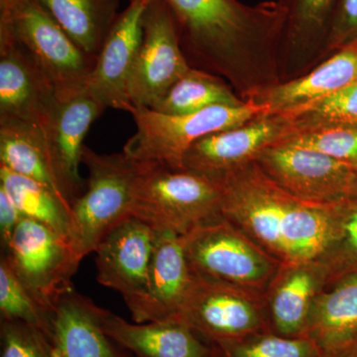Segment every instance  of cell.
<instances>
[{"instance_id": "1", "label": "cell", "mask_w": 357, "mask_h": 357, "mask_svg": "<svg viewBox=\"0 0 357 357\" xmlns=\"http://www.w3.org/2000/svg\"><path fill=\"white\" fill-rule=\"evenodd\" d=\"M215 182L222 188L223 217L281 264L317 260L332 239L337 204L311 203L293 196L255 162Z\"/></svg>"}, {"instance_id": "2", "label": "cell", "mask_w": 357, "mask_h": 357, "mask_svg": "<svg viewBox=\"0 0 357 357\" xmlns=\"http://www.w3.org/2000/svg\"><path fill=\"white\" fill-rule=\"evenodd\" d=\"M164 1L189 64L191 59L192 68L218 73L238 86L259 53L280 38L288 20L283 0L255 6L237 0Z\"/></svg>"}, {"instance_id": "3", "label": "cell", "mask_w": 357, "mask_h": 357, "mask_svg": "<svg viewBox=\"0 0 357 357\" xmlns=\"http://www.w3.org/2000/svg\"><path fill=\"white\" fill-rule=\"evenodd\" d=\"M129 114L136 130L122 152L138 163L183 170L185 154L195 143L210 134L246 123L267 114V109L248 100L241 105H215L184 115L161 114L146 107H132Z\"/></svg>"}, {"instance_id": "4", "label": "cell", "mask_w": 357, "mask_h": 357, "mask_svg": "<svg viewBox=\"0 0 357 357\" xmlns=\"http://www.w3.org/2000/svg\"><path fill=\"white\" fill-rule=\"evenodd\" d=\"M139 164L132 217L180 236L222 217V191L215 181L187 169Z\"/></svg>"}, {"instance_id": "5", "label": "cell", "mask_w": 357, "mask_h": 357, "mask_svg": "<svg viewBox=\"0 0 357 357\" xmlns=\"http://www.w3.org/2000/svg\"><path fill=\"white\" fill-rule=\"evenodd\" d=\"M86 189L72 204L69 239L81 259L95 252L105 234L130 217L140 164L123 152L98 154L84 145Z\"/></svg>"}, {"instance_id": "6", "label": "cell", "mask_w": 357, "mask_h": 357, "mask_svg": "<svg viewBox=\"0 0 357 357\" xmlns=\"http://www.w3.org/2000/svg\"><path fill=\"white\" fill-rule=\"evenodd\" d=\"M184 236L190 269L203 278L263 296L281 266V262L223 215Z\"/></svg>"}, {"instance_id": "7", "label": "cell", "mask_w": 357, "mask_h": 357, "mask_svg": "<svg viewBox=\"0 0 357 357\" xmlns=\"http://www.w3.org/2000/svg\"><path fill=\"white\" fill-rule=\"evenodd\" d=\"M13 271L42 303L56 311L82 259L70 239L43 223L22 218L6 252Z\"/></svg>"}, {"instance_id": "8", "label": "cell", "mask_w": 357, "mask_h": 357, "mask_svg": "<svg viewBox=\"0 0 357 357\" xmlns=\"http://www.w3.org/2000/svg\"><path fill=\"white\" fill-rule=\"evenodd\" d=\"M0 31H9L30 52L41 68L57 100L86 89L96 59L89 57L56 23L37 0H31Z\"/></svg>"}, {"instance_id": "9", "label": "cell", "mask_w": 357, "mask_h": 357, "mask_svg": "<svg viewBox=\"0 0 357 357\" xmlns=\"http://www.w3.org/2000/svg\"><path fill=\"white\" fill-rule=\"evenodd\" d=\"M180 319L215 345L269 331L262 295L194 274Z\"/></svg>"}, {"instance_id": "10", "label": "cell", "mask_w": 357, "mask_h": 357, "mask_svg": "<svg viewBox=\"0 0 357 357\" xmlns=\"http://www.w3.org/2000/svg\"><path fill=\"white\" fill-rule=\"evenodd\" d=\"M191 68L165 1L150 0L143 16L139 53L129 81L131 105L152 109Z\"/></svg>"}, {"instance_id": "11", "label": "cell", "mask_w": 357, "mask_h": 357, "mask_svg": "<svg viewBox=\"0 0 357 357\" xmlns=\"http://www.w3.org/2000/svg\"><path fill=\"white\" fill-rule=\"evenodd\" d=\"M255 163L293 196L321 204L349 199L356 171L317 150L287 142L268 148Z\"/></svg>"}, {"instance_id": "12", "label": "cell", "mask_w": 357, "mask_h": 357, "mask_svg": "<svg viewBox=\"0 0 357 357\" xmlns=\"http://www.w3.org/2000/svg\"><path fill=\"white\" fill-rule=\"evenodd\" d=\"M295 131L286 114H262L246 123L202 138L190 148L184 169L215 181L232 171L255 163L258 157Z\"/></svg>"}, {"instance_id": "13", "label": "cell", "mask_w": 357, "mask_h": 357, "mask_svg": "<svg viewBox=\"0 0 357 357\" xmlns=\"http://www.w3.org/2000/svg\"><path fill=\"white\" fill-rule=\"evenodd\" d=\"M156 231L139 218H124L95 250L96 279L123 298L131 318L146 297Z\"/></svg>"}, {"instance_id": "14", "label": "cell", "mask_w": 357, "mask_h": 357, "mask_svg": "<svg viewBox=\"0 0 357 357\" xmlns=\"http://www.w3.org/2000/svg\"><path fill=\"white\" fill-rule=\"evenodd\" d=\"M105 109L84 89L68 100H57L40 126L52 165L70 208L86 189V181L79 175L84 137Z\"/></svg>"}, {"instance_id": "15", "label": "cell", "mask_w": 357, "mask_h": 357, "mask_svg": "<svg viewBox=\"0 0 357 357\" xmlns=\"http://www.w3.org/2000/svg\"><path fill=\"white\" fill-rule=\"evenodd\" d=\"M150 0H129L105 39L86 84V91L105 109H132L128 96L131 74L143 37V16Z\"/></svg>"}, {"instance_id": "16", "label": "cell", "mask_w": 357, "mask_h": 357, "mask_svg": "<svg viewBox=\"0 0 357 357\" xmlns=\"http://www.w3.org/2000/svg\"><path fill=\"white\" fill-rule=\"evenodd\" d=\"M57 102L30 52L9 31H0V124L41 126Z\"/></svg>"}, {"instance_id": "17", "label": "cell", "mask_w": 357, "mask_h": 357, "mask_svg": "<svg viewBox=\"0 0 357 357\" xmlns=\"http://www.w3.org/2000/svg\"><path fill=\"white\" fill-rule=\"evenodd\" d=\"M328 287L317 260L281 264L263 294L268 330L285 337H307L312 305Z\"/></svg>"}, {"instance_id": "18", "label": "cell", "mask_w": 357, "mask_h": 357, "mask_svg": "<svg viewBox=\"0 0 357 357\" xmlns=\"http://www.w3.org/2000/svg\"><path fill=\"white\" fill-rule=\"evenodd\" d=\"M155 243L146 297L132 317L134 323L180 319L192 274L185 252V236L155 229Z\"/></svg>"}, {"instance_id": "19", "label": "cell", "mask_w": 357, "mask_h": 357, "mask_svg": "<svg viewBox=\"0 0 357 357\" xmlns=\"http://www.w3.org/2000/svg\"><path fill=\"white\" fill-rule=\"evenodd\" d=\"M357 82V39L306 76L250 91L249 100L264 105L267 114H290Z\"/></svg>"}, {"instance_id": "20", "label": "cell", "mask_w": 357, "mask_h": 357, "mask_svg": "<svg viewBox=\"0 0 357 357\" xmlns=\"http://www.w3.org/2000/svg\"><path fill=\"white\" fill-rule=\"evenodd\" d=\"M105 332L136 357H213L215 347L181 319L131 324L100 307Z\"/></svg>"}, {"instance_id": "21", "label": "cell", "mask_w": 357, "mask_h": 357, "mask_svg": "<svg viewBox=\"0 0 357 357\" xmlns=\"http://www.w3.org/2000/svg\"><path fill=\"white\" fill-rule=\"evenodd\" d=\"M53 344L57 357H136L105 332L100 307L75 289L56 306Z\"/></svg>"}, {"instance_id": "22", "label": "cell", "mask_w": 357, "mask_h": 357, "mask_svg": "<svg viewBox=\"0 0 357 357\" xmlns=\"http://www.w3.org/2000/svg\"><path fill=\"white\" fill-rule=\"evenodd\" d=\"M357 337V273L319 294L312 305L307 337L328 354Z\"/></svg>"}, {"instance_id": "23", "label": "cell", "mask_w": 357, "mask_h": 357, "mask_svg": "<svg viewBox=\"0 0 357 357\" xmlns=\"http://www.w3.org/2000/svg\"><path fill=\"white\" fill-rule=\"evenodd\" d=\"M0 166L48 188L72 211L61 189L39 126L22 122L0 124Z\"/></svg>"}, {"instance_id": "24", "label": "cell", "mask_w": 357, "mask_h": 357, "mask_svg": "<svg viewBox=\"0 0 357 357\" xmlns=\"http://www.w3.org/2000/svg\"><path fill=\"white\" fill-rule=\"evenodd\" d=\"M77 47L98 58L119 17V0H37Z\"/></svg>"}, {"instance_id": "25", "label": "cell", "mask_w": 357, "mask_h": 357, "mask_svg": "<svg viewBox=\"0 0 357 357\" xmlns=\"http://www.w3.org/2000/svg\"><path fill=\"white\" fill-rule=\"evenodd\" d=\"M227 84L206 70L191 68L151 109L161 114H195L215 105H241Z\"/></svg>"}, {"instance_id": "26", "label": "cell", "mask_w": 357, "mask_h": 357, "mask_svg": "<svg viewBox=\"0 0 357 357\" xmlns=\"http://www.w3.org/2000/svg\"><path fill=\"white\" fill-rule=\"evenodd\" d=\"M0 188L9 195L23 217L43 223L69 238L70 211L48 188L3 166H0Z\"/></svg>"}, {"instance_id": "27", "label": "cell", "mask_w": 357, "mask_h": 357, "mask_svg": "<svg viewBox=\"0 0 357 357\" xmlns=\"http://www.w3.org/2000/svg\"><path fill=\"white\" fill-rule=\"evenodd\" d=\"M0 314L38 328L53 342L55 311L45 306L18 278L6 258L0 259Z\"/></svg>"}, {"instance_id": "28", "label": "cell", "mask_w": 357, "mask_h": 357, "mask_svg": "<svg viewBox=\"0 0 357 357\" xmlns=\"http://www.w3.org/2000/svg\"><path fill=\"white\" fill-rule=\"evenodd\" d=\"M317 261L325 269L328 287L357 273V202L347 199L337 204L332 239Z\"/></svg>"}, {"instance_id": "29", "label": "cell", "mask_w": 357, "mask_h": 357, "mask_svg": "<svg viewBox=\"0 0 357 357\" xmlns=\"http://www.w3.org/2000/svg\"><path fill=\"white\" fill-rule=\"evenodd\" d=\"M215 347L222 357H326L311 338L281 337L270 331Z\"/></svg>"}, {"instance_id": "30", "label": "cell", "mask_w": 357, "mask_h": 357, "mask_svg": "<svg viewBox=\"0 0 357 357\" xmlns=\"http://www.w3.org/2000/svg\"><path fill=\"white\" fill-rule=\"evenodd\" d=\"M289 115L295 130L317 126L357 128V82Z\"/></svg>"}, {"instance_id": "31", "label": "cell", "mask_w": 357, "mask_h": 357, "mask_svg": "<svg viewBox=\"0 0 357 357\" xmlns=\"http://www.w3.org/2000/svg\"><path fill=\"white\" fill-rule=\"evenodd\" d=\"M283 142L317 150L357 170V128L354 126L298 129Z\"/></svg>"}, {"instance_id": "32", "label": "cell", "mask_w": 357, "mask_h": 357, "mask_svg": "<svg viewBox=\"0 0 357 357\" xmlns=\"http://www.w3.org/2000/svg\"><path fill=\"white\" fill-rule=\"evenodd\" d=\"M288 7L286 29L293 41H316L328 36L338 0H283Z\"/></svg>"}, {"instance_id": "33", "label": "cell", "mask_w": 357, "mask_h": 357, "mask_svg": "<svg viewBox=\"0 0 357 357\" xmlns=\"http://www.w3.org/2000/svg\"><path fill=\"white\" fill-rule=\"evenodd\" d=\"M0 357H57L50 338L15 319H0Z\"/></svg>"}, {"instance_id": "34", "label": "cell", "mask_w": 357, "mask_h": 357, "mask_svg": "<svg viewBox=\"0 0 357 357\" xmlns=\"http://www.w3.org/2000/svg\"><path fill=\"white\" fill-rule=\"evenodd\" d=\"M357 39V0H338L328 32L330 46L342 47Z\"/></svg>"}, {"instance_id": "35", "label": "cell", "mask_w": 357, "mask_h": 357, "mask_svg": "<svg viewBox=\"0 0 357 357\" xmlns=\"http://www.w3.org/2000/svg\"><path fill=\"white\" fill-rule=\"evenodd\" d=\"M23 215L9 195L0 188V243L6 252L13 239L14 231Z\"/></svg>"}, {"instance_id": "36", "label": "cell", "mask_w": 357, "mask_h": 357, "mask_svg": "<svg viewBox=\"0 0 357 357\" xmlns=\"http://www.w3.org/2000/svg\"><path fill=\"white\" fill-rule=\"evenodd\" d=\"M31 0H0V24H6Z\"/></svg>"}, {"instance_id": "37", "label": "cell", "mask_w": 357, "mask_h": 357, "mask_svg": "<svg viewBox=\"0 0 357 357\" xmlns=\"http://www.w3.org/2000/svg\"><path fill=\"white\" fill-rule=\"evenodd\" d=\"M326 357H357V337L326 354Z\"/></svg>"}, {"instance_id": "38", "label": "cell", "mask_w": 357, "mask_h": 357, "mask_svg": "<svg viewBox=\"0 0 357 357\" xmlns=\"http://www.w3.org/2000/svg\"><path fill=\"white\" fill-rule=\"evenodd\" d=\"M349 199L357 202V170L356 171V174H354V180H352Z\"/></svg>"}, {"instance_id": "39", "label": "cell", "mask_w": 357, "mask_h": 357, "mask_svg": "<svg viewBox=\"0 0 357 357\" xmlns=\"http://www.w3.org/2000/svg\"><path fill=\"white\" fill-rule=\"evenodd\" d=\"M213 357H222V356H220V352L218 351V349H217V347H215V354H213Z\"/></svg>"}]
</instances>
